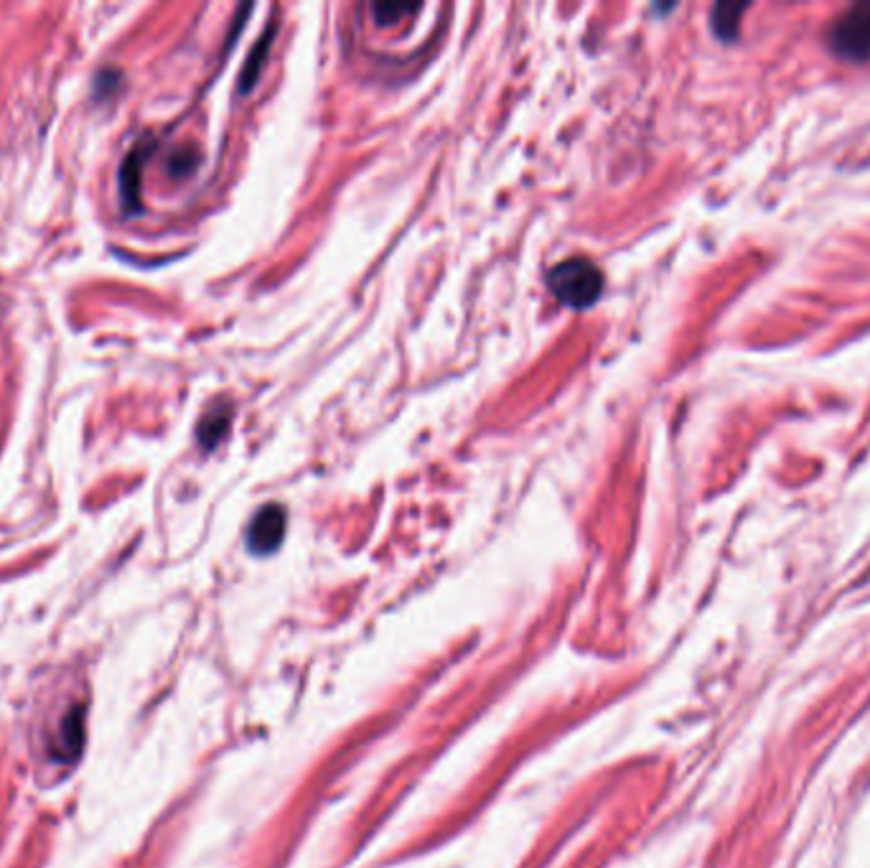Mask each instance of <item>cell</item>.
Segmentation results:
<instances>
[{
	"label": "cell",
	"mask_w": 870,
	"mask_h": 868,
	"mask_svg": "<svg viewBox=\"0 0 870 868\" xmlns=\"http://www.w3.org/2000/svg\"><path fill=\"white\" fill-rule=\"evenodd\" d=\"M548 285L565 306L588 308L603 291V273L586 255H573L550 268Z\"/></svg>",
	"instance_id": "1"
},
{
	"label": "cell",
	"mask_w": 870,
	"mask_h": 868,
	"mask_svg": "<svg viewBox=\"0 0 870 868\" xmlns=\"http://www.w3.org/2000/svg\"><path fill=\"white\" fill-rule=\"evenodd\" d=\"M827 44L840 59H870V3L845 8L827 28Z\"/></svg>",
	"instance_id": "2"
},
{
	"label": "cell",
	"mask_w": 870,
	"mask_h": 868,
	"mask_svg": "<svg viewBox=\"0 0 870 868\" xmlns=\"http://www.w3.org/2000/svg\"><path fill=\"white\" fill-rule=\"evenodd\" d=\"M285 535V509L281 505H266L247 527V548L255 555H268L281 546Z\"/></svg>",
	"instance_id": "3"
},
{
	"label": "cell",
	"mask_w": 870,
	"mask_h": 868,
	"mask_svg": "<svg viewBox=\"0 0 870 868\" xmlns=\"http://www.w3.org/2000/svg\"><path fill=\"white\" fill-rule=\"evenodd\" d=\"M148 153H151V143H138L136 149L128 153L126 164H122L120 193H122V204H126L128 212H136L138 204H141V168L145 164Z\"/></svg>",
	"instance_id": "4"
},
{
	"label": "cell",
	"mask_w": 870,
	"mask_h": 868,
	"mask_svg": "<svg viewBox=\"0 0 870 868\" xmlns=\"http://www.w3.org/2000/svg\"><path fill=\"white\" fill-rule=\"evenodd\" d=\"M232 421V410L230 406H216L212 410H207V415L199 421V441L207 448H214L220 444L224 433L230 429Z\"/></svg>",
	"instance_id": "5"
},
{
	"label": "cell",
	"mask_w": 870,
	"mask_h": 868,
	"mask_svg": "<svg viewBox=\"0 0 870 868\" xmlns=\"http://www.w3.org/2000/svg\"><path fill=\"white\" fill-rule=\"evenodd\" d=\"M745 11H749V5L745 3H718L710 13L713 31H716L720 38L730 42V38L738 36V28H741V15Z\"/></svg>",
	"instance_id": "6"
},
{
	"label": "cell",
	"mask_w": 870,
	"mask_h": 868,
	"mask_svg": "<svg viewBox=\"0 0 870 868\" xmlns=\"http://www.w3.org/2000/svg\"><path fill=\"white\" fill-rule=\"evenodd\" d=\"M199 164H201V153L197 145H178V149L171 151L166 159V168L174 178L191 176L199 168Z\"/></svg>",
	"instance_id": "7"
},
{
	"label": "cell",
	"mask_w": 870,
	"mask_h": 868,
	"mask_svg": "<svg viewBox=\"0 0 870 868\" xmlns=\"http://www.w3.org/2000/svg\"><path fill=\"white\" fill-rule=\"evenodd\" d=\"M415 11H421V5H413V3H379V5H375L372 8V13L377 15V21L383 23V26H387V23H392V21H398L400 15H408V13H415Z\"/></svg>",
	"instance_id": "8"
},
{
	"label": "cell",
	"mask_w": 870,
	"mask_h": 868,
	"mask_svg": "<svg viewBox=\"0 0 870 868\" xmlns=\"http://www.w3.org/2000/svg\"><path fill=\"white\" fill-rule=\"evenodd\" d=\"M120 72L118 69H113V67H107V69H103V72L97 74V82H95V95L99 97V99H105L107 95H113V92H118L120 90Z\"/></svg>",
	"instance_id": "9"
}]
</instances>
